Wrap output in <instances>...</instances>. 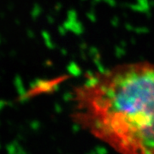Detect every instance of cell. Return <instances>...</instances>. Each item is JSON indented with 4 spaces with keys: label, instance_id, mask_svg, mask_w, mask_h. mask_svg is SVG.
Returning a JSON list of instances; mask_svg holds the SVG:
<instances>
[{
    "label": "cell",
    "instance_id": "cell-1",
    "mask_svg": "<svg viewBox=\"0 0 154 154\" xmlns=\"http://www.w3.org/2000/svg\"><path fill=\"white\" fill-rule=\"evenodd\" d=\"M72 119L119 154H154V63L90 75L73 94Z\"/></svg>",
    "mask_w": 154,
    "mask_h": 154
}]
</instances>
